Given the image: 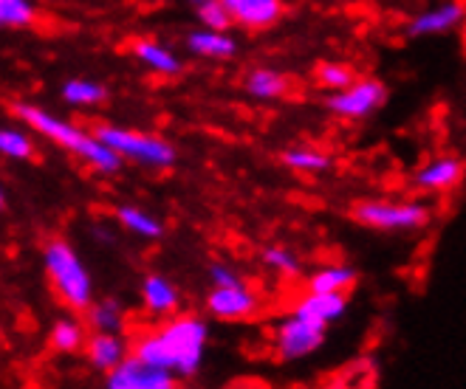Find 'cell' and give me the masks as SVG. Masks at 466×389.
<instances>
[{"label":"cell","instance_id":"6da1fadb","mask_svg":"<svg viewBox=\"0 0 466 389\" xmlns=\"http://www.w3.org/2000/svg\"><path fill=\"white\" fill-rule=\"evenodd\" d=\"M207 347V324L196 316L173 319L156 336H145L136 344V355L147 364L170 370L178 378H196Z\"/></svg>","mask_w":466,"mask_h":389},{"label":"cell","instance_id":"7a4b0ae2","mask_svg":"<svg viewBox=\"0 0 466 389\" xmlns=\"http://www.w3.org/2000/svg\"><path fill=\"white\" fill-rule=\"evenodd\" d=\"M12 114H15L23 125L35 127L40 135L51 138L54 145H63V147L71 150L74 155L86 158L91 166H96L99 173H107V175H111V173H119V170H122V155H119L114 147H107L99 135L82 133V130L74 127L71 122L46 114V110H40L37 105L17 102V105H12Z\"/></svg>","mask_w":466,"mask_h":389},{"label":"cell","instance_id":"3957f363","mask_svg":"<svg viewBox=\"0 0 466 389\" xmlns=\"http://www.w3.org/2000/svg\"><path fill=\"white\" fill-rule=\"evenodd\" d=\"M43 260H46V271L51 276L54 288L63 296V302L74 311H91V276L86 271V265L79 263L76 252L66 243V240H51L43 248Z\"/></svg>","mask_w":466,"mask_h":389},{"label":"cell","instance_id":"277c9868","mask_svg":"<svg viewBox=\"0 0 466 389\" xmlns=\"http://www.w3.org/2000/svg\"><path fill=\"white\" fill-rule=\"evenodd\" d=\"M96 135L107 147H114L122 158L153 166V170H167V166L176 164L173 145L161 142V138H156V135H145V133H136V130H127V127H111V125L99 127Z\"/></svg>","mask_w":466,"mask_h":389},{"label":"cell","instance_id":"5b68a950","mask_svg":"<svg viewBox=\"0 0 466 389\" xmlns=\"http://www.w3.org/2000/svg\"><path fill=\"white\" fill-rule=\"evenodd\" d=\"M353 220L381 232H410L430 224V209L424 204H390V201H360L350 209Z\"/></svg>","mask_w":466,"mask_h":389},{"label":"cell","instance_id":"8992f818","mask_svg":"<svg viewBox=\"0 0 466 389\" xmlns=\"http://www.w3.org/2000/svg\"><path fill=\"white\" fill-rule=\"evenodd\" d=\"M388 99V88L379 79H360L345 91H334L325 99V107L342 119H365Z\"/></svg>","mask_w":466,"mask_h":389},{"label":"cell","instance_id":"52a82bcc","mask_svg":"<svg viewBox=\"0 0 466 389\" xmlns=\"http://www.w3.org/2000/svg\"><path fill=\"white\" fill-rule=\"evenodd\" d=\"M176 373L147 364L139 355H127L119 367L107 373V389H173Z\"/></svg>","mask_w":466,"mask_h":389},{"label":"cell","instance_id":"ba28073f","mask_svg":"<svg viewBox=\"0 0 466 389\" xmlns=\"http://www.w3.org/2000/svg\"><path fill=\"white\" fill-rule=\"evenodd\" d=\"M322 339H325V327H317L306 319H299L297 314H291L278 327L274 344H278V355L283 361H297V358H306V355L317 353Z\"/></svg>","mask_w":466,"mask_h":389},{"label":"cell","instance_id":"9c48e42d","mask_svg":"<svg viewBox=\"0 0 466 389\" xmlns=\"http://www.w3.org/2000/svg\"><path fill=\"white\" fill-rule=\"evenodd\" d=\"M207 308L212 316L218 319H246L258 314L260 299L252 288L246 285H229V288H212V294L207 296Z\"/></svg>","mask_w":466,"mask_h":389},{"label":"cell","instance_id":"30bf717a","mask_svg":"<svg viewBox=\"0 0 466 389\" xmlns=\"http://www.w3.org/2000/svg\"><path fill=\"white\" fill-rule=\"evenodd\" d=\"M463 20H466V6L461 4V0H447V4L419 15L416 20H410L407 37H430V35L455 32Z\"/></svg>","mask_w":466,"mask_h":389},{"label":"cell","instance_id":"8fae6325","mask_svg":"<svg viewBox=\"0 0 466 389\" xmlns=\"http://www.w3.org/2000/svg\"><path fill=\"white\" fill-rule=\"evenodd\" d=\"M345 308H348V299L342 291H331V294H319V291H309L306 299L297 302L294 314L299 319H306L317 327H328L331 322L342 319L345 316Z\"/></svg>","mask_w":466,"mask_h":389},{"label":"cell","instance_id":"7c38bea8","mask_svg":"<svg viewBox=\"0 0 466 389\" xmlns=\"http://www.w3.org/2000/svg\"><path fill=\"white\" fill-rule=\"evenodd\" d=\"M224 6L229 9L232 20L246 29H266L283 15L280 0H224Z\"/></svg>","mask_w":466,"mask_h":389},{"label":"cell","instance_id":"4fadbf2b","mask_svg":"<svg viewBox=\"0 0 466 389\" xmlns=\"http://www.w3.org/2000/svg\"><path fill=\"white\" fill-rule=\"evenodd\" d=\"M463 173H466V166L461 158L441 155V158H432L430 164L421 166V170L416 173V184L421 189H430V192H447V189L461 184Z\"/></svg>","mask_w":466,"mask_h":389},{"label":"cell","instance_id":"5bb4252c","mask_svg":"<svg viewBox=\"0 0 466 389\" xmlns=\"http://www.w3.org/2000/svg\"><path fill=\"white\" fill-rule=\"evenodd\" d=\"M86 355L91 361V367L102 370V373H111L114 367H119L122 361L127 358V347L119 339V333H102L96 330L94 336L86 344Z\"/></svg>","mask_w":466,"mask_h":389},{"label":"cell","instance_id":"9a60e30c","mask_svg":"<svg viewBox=\"0 0 466 389\" xmlns=\"http://www.w3.org/2000/svg\"><path fill=\"white\" fill-rule=\"evenodd\" d=\"M187 48L198 54V57H209V60H229L235 57L238 43L227 35V32H218V29H204L193 32L187 37Z\"/></svg>","mask_w":466,"mask_h":389},{"label":"cell","instance_id":"2e32d148","mask_svg":"<svg viewBox=\"0 0 466 389\" xmlns=\"http://www.w3.org/2000/svg\"><path fill=\"white\" fill-rule=\"evenodd\" d=\"M130 48H133V54H136V60H139L142 65H147L150 71H156V74H167V76H173V74L181 71V63H178L176 54L167 51L164 45H158V43H153V40H136Z\"/></svg>","mask_w":466,"mask_h":389},{"label":"cell","instance_id":"e0dca14e","mask_svg":"<svg viewBox=\"0 0 466 389\" xmlns=\"http://www.w3.org/2000/svg\"><path fill=\"white\" fill-rule=\"evenodd\" d=\"M142 296H145L147 311H153V314H173L178 308V291L173 288L170 280H164V276H158V274H153L145 280Z\"/></svg>","mask_w":466,"mask_h":389},{"label":"cell","instance_id":"ac0fdd59","mask_svg":"<svg viewBox=\"0 0 466 389\" xmlns=\"http://www.w3.org/2000/svg\"><path fill=\"white\" fill-rule=\"evenodd\" d=\"M246 91H249L255 99H278L289 91V79L280 71L255 68L249 76H246Z\"/></svg>","mask_w":466,"mask_h":389},{"label":"cell","instance_id":"d6986e66","mask_svg":"<svg viewBox=\"0 0 466 389\" xmlns=\"http://www.w3.org/2000/svg\"><path fill=\"white\" fill-rule=\"evenodd\" d=\"M356 283V271L348 265H328L319 268L317 274L309 276V291H319V294H331V291H348Z\"/></svg>","mask_w":466,"mask_h":389},{"label":"cell","instance_id":"ffe728a7","mask_svg":"<svg viewBox=\"0 0 466 389\" xmlns=\"http://www.w3.org/2000/svg\"><path fill=\"white\" fill-rule=\"evenodd\" d=\"M116 217H119V224L133 232V234H139V237H147V240H158L164 234V226L158 224V220L142 209H136V206H119L116 209Z\"/></svg>","mask_w":466,"mask_h":389},{"label":"cell","instance_id":"44dd1931","mask_svg":"<svg viewBox=\"0 0 466 389\" xmlns=\"http://www.w3.org/2000/svg\"><path fill=\"white\" fill-rule=\"evenodd\" d=\"M63 99L68 105L88 107V105L105 102L107 99V91L99 85V82H91V79H68L66 85H63Z\"/></svg>","mask_w":466,"mask_h":389},{"label":"cell","instance_id":"7402d4cb","mask_svg":"<svg viewBox=\"0 0 466 389\" xmlns=\"http://www.w3.org/2000/svg\"><path fill=\"white\" fill-rule=\"evenodd\" d=\"M37 20V6L32 0H0V23L9 29H25Z\"/></svg>","mask_w":466,"mask_h":389},{"label":"cell","instance_id":"603a6c76","mask_svg":"<svg viewBox=\"0 0 466 389\" xmlns=\"http://www.w3.org/2000/svg\"><path fill=\"white\" fill-rule=\"evenodd\" d=\"M51 344L60 353H76L82 344H86V330H82V324L74 319H60L51 330Z\"/></svg>","mask_w":466,"mask_h":389},{"label":"cell","instance_id":"cb8c5ba5","mask_svg":"<svg viewBox=\"0 0 466 389\" xmlns=\"http://www.w3.org/2000/svg\"><path fill=\"white\" fill-rule=\"evenodd\" d=\"M283 164L289 166V170H297V173H322V170L331 166V158L317 153V150L299 147V150H289L283 155Z\"/></svg>","mask_w":466,"mask_h":389},{"label":"cell","instance_id":"d4e9b609","mask_svg":"<svg viewBox=\"0 0 466 389\" xmlns=\"http://www.w3.org/2000/svg\"><path fill=\"white\" fill-rule=\"evenodd\" d=\"M356 82V74H353V68H348V65H339V63H325V65H319V71H317V85L319 88H325V91H345V88H350Z\"/></svg>","mask_w":466,"mask_h":389},{"label":"cell","instance_id":"484cf974","mask_svg":"<svg viewBox=\"0 0 466 389\" xmlns=\"http://www.w3.org/2000/svg\"><path fill=\"white\" fill-rule=\"evenodd\" d=\"M91 324H94V330H102V333H119V330H125L122 308L114 299L94 304V308H91Z\"/></svg>","mask_w":466,"mask_h":389},{"label":"cell","instance_id":"4316f807","mask_svg":"<svg viewBox=\"0 0 466 389\" xmlns=\"http://www.w3.org/2000/svg\"><path fill=\"white\" fill-rule=\"evenodd\" d=\"M0 153H4L6 158H32L35 155V145H32V138L15 130V127H6V130H0Z\"/></svg>","mask_w":466,"mask_h":389},{"label":"cell","instance_id":"83f0119b","mask_svg":"<svg viewBox=\"0 0 466 389\" xmlns=\"http://www.w3.org/2000/svg\"><path fill=\"white\" fill-rule=\"evenodd\" d=\"M198 17L207 29H218V32H227L229 25L235 23L229 9L224 6V0H204L201 9H198Z\"/></svg>","mask_w":466,"mask_h":389},{"label":"cell","instance_id":"f1b7e54d","mask_svg":"<svg viewBox=\"0 0 466 389\" xmlns=\"http://www.w3.org/2000/svg\"><path fill=\"white\" fill-rule=\"evenodd\" d=\"M263 263L274 271H280V274H297L299 271V260L283 245H268L263 252Z\"/></svg>","mask_w":466,"mask_h":389},{"label":"cell","instance_id":"f546056e","mask_svg":"<svg viewBox=\"0 0 466 389\" xmlns=\"http://www.w3.org/2000/svg\"><path fill=\"white\" fill-rule=\"evenodd\" d=\"M209 280H212V285H218V288L243 285V283H240V276H238V271H232V268L224 265V263H212V265H209Z\"/></svg>","mask_w":466,"mask_h":389},{"label":"cell","instance_id":"4dcf8cb0","mask_svg":"<svg viewBox=\"0 0 466 389\" xmlns=\"http://www.w3.org/2000/svg\"><path fill=\"white\" fill-rule=\"evenodd\" d=\"M196 4H204V0H196Z\"/></svg>","mask_w":466,"mask_h":389}]
</instances>
